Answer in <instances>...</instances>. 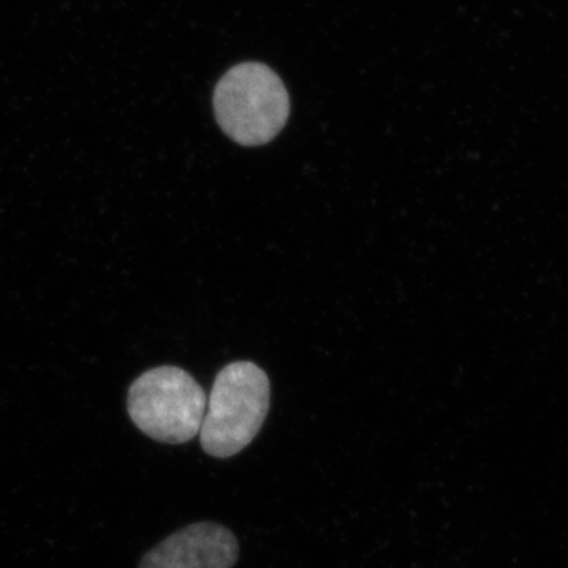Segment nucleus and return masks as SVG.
Returning <instances> with one entry per match:
<instances>
[{"label": "nucleus", "mask_w": 568, "mask_h": 568, "mask_svg": "<svg viewBox=\"0 0 568 568\" xmlns=\"http://www.w3.org/2000/svg\"><path fill=\"white\" fill-rule=\"evenodd\" d=\"M219 125L237 144H267L278 136L290 119L286 85L271 67L244 62L223 74L213 91Z\"/></svg>", "instance_id": "nucleus-1"}, {"label": "nucleus", "mask_w": 568, "mask_h": 568, "mask_svg": "<svg viewBox=\"0 0 568 568\" xmlns=\"http://www.w3.org/2000/svg\"><path fill=\"white\" fill-rule=\"evenodd\" d=\"M271 407V383L260 366L234 362L213 383L201 425V446L215 458H231L253 443Z\"/></svg>", "instance_id": "nucleus-2"}, {"label": "nucleus", "mask_w": 568, "mask_h": 568, "mask_svg": "<svg viewBox=\"0 0 568 568\" xmlns=\"http://www.w3.org/2000/svg\"><path fill=\"white\" fill-rule=\"evenodd\" d=\"M207 398L193 376L178 366L149 369L129 392V413L144 435L185 444L200 435Z\"/></svg>", "instance_id": "nucleus-3"}, {"label": "nucleus", "mask_w": 568, "mask_h": 568, "mask_svg": "<svg viewBox=\"0 0 568 568\" xmlns=\"http://www.w3.org/2000/svg\"><path fill=\"white\" fill-rule=\"evenodd\" d=\"M237 559V538L230 529L216 523H196L149 551L140 568H233Z\"/></svg>", "instance_id": "nucleus-4"}]
</instances>
